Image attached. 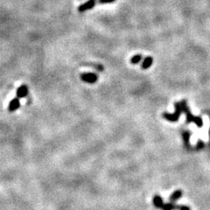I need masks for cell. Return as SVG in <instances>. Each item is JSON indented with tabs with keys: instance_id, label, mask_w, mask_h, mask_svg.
<instances>
[{
	"instance_id": "obj_1",
	"label": "cell",
	"mask_w": 210,
	"mask_h": 210,
	"mask_svg": "<svg viewBox=\"0 0 210 210\" xmlns=\"http://www.w3.org/2000/svg\"><path fill=\"white\" fill-rule=\"evenodd\" d=\"M180 106H181L182 112H184L186 114L187 117V124H190V123H194L199 128H201L203 125V121L201 119V117H194L193 116V114L190 111V109L187 106V101L186 100H182L180 102Z\"/></svg>"
},
{
	"instance_id": "obj_2",
	"label": "cell",
	"mask_w": 210,
	"mask_h": 210,
	"mask_svg": "<svg viewBox=\"0 0 210 210\" xmlns=\"http://www.w3.org/2000/svg\"><path fill=\"white\" fill-rule=\"evenodd\" d=\"M174 107H175V111L173 114H169L167 112H164L163 113V117L165 119H166L167 121L177 122L180 119V117L182 113L180 103H174Z\"/></svg>"
},
{
	"instance_id": "obj_3",
	"label": "cell",
	"mask_w": 210,
	"mask_h": 210,
	"mask_svg": "<svg viewBox=\"0 0 210 210\" xmlns=\"http://www.w3.org/2000/svg\"><path fill=\"white\" fill-rule=\"evenodd\" d=\"M81 79H82V81L85 82L92 84L97 82L98 77L97 75L96 74H94V73H85V74L81 75Z\"/></svg>"
},
{
	"instance_id": "obj_4",
	"label": "cell",
	"mask_w": 210,
	"mask_h": 210,
	"mask_svg": "<svg viewBox=\"0 0 210 210\" xmlns=\"http://www.w3.org/2000/svg\"><path fill=\"white\" fill-rule=\"evenodd\" d=\"M20 107V103H19V99L18 97L13 98L9 103V106H8V110L10 112H13L15 110H17Z\"/></svg>"
},
{
	"instance_id": "obj_5",
	"label": "cell",
	"mask_w": 210,
	"mask_h": 210,
	"mask_svg": "<svg viewBox=\"0 0 210 210\" xmlns=\"http://www.w3.org/2000/svg\"><path fill=\"white\" fill-rule=\"evenodd\" d=\"M28 94V88L26 85H22L20 86L18 90H17V97L19 98H24L27 96Z\"/></svg>"
},
{
	"instance_id": "obj_6",
	"label": "cell",
	"mask_w": 210,
	"mask_h": 210,
	"mask_svg": "<svg viewBox=\"0 0 210 210\" xmlns=\"http://www.w3.org/2000/svg\"><path fill=\"white\" fill-rule=\"evenodd\" d=\"M182 194H183L182 190H176V191H174L171 194V196H170V202H175V201L179 200L181 197Z\"/></svg>"
},
{
	"instance_id": "obj_7",
	"label": "cell",
	"mask_w": 210,
	"mask_h": 210,
	"mask_svg": "<svg viewBox=\"0 0 210 210\" xmlns=\"http://www.w3.org/2000/svg\"><path fill=\"white\" fill-rule=\"evenodd\" d=\"M95 5V0H89L88 1L86 4L81 5L79 7V12H84V11H87V10L91 9Z\"/></svg>"
},
{
	"instance_id": "obj_8",
	"label": "cell",
	"mask_w": 210,
	"mask_h": 210,
	"mask_svg": "<svg viewBox=\"0 0 210 210\" xmlns=\"http://www.w3.org/2000/svg\"><path fill=\"white\" fill-rule=\"evenodd\" d=\"M152 63H153V59L152 58V57H146L144 61H143V63H142V68L143 69H147V68H151V66L152 65Z\"/></svg>"
},
{
	"instance_id": "obj_9",
	"label": "cell",
	"mask_w": 210,
	"mask_h": 210,
	"mask_svg": "<svg viewBox=\"0 0 210 210\" xmlns=\"http://www.w3.org/2000/svg\"><path fill=\"white\" fill-rule=\"evenodd\" d=\"M153 204L155 207H157V208H162V207L164 205V202H163V199L160 197L159 195H155L153 197Z\"/></svg>"
},
{
	"instance_id": "obj_10",
	"label": "cell",
	"mask_w": 210,
	"mask_h": 210,
	"mask_svg": "<svg viewBox=\"0 0 210 210\" xmlns=\"http://www.w3.org/2000/svg\"><path fill=\"white\" fill-rule=\"evenodd\" d=\"M182 137H183V139H184V142H185V145L187 146V148L190 147V142H189V139H190V137H191V132L190 131H185L182 132Z\"/></svg>"
},
{
	"instance_id": "obj_11",
	"label": "cell",
	"mask_w": 210,
	"mask_h": 210,
	"mask_svg": "<svg viewBox=\"0 0 210 210\" xmlns=\"http://www.w3.org/2000/svg\"><path fill=\"white\" fill-rule=\"evenodd\" d=\"M180 208V206L175 205L173 202H169V203H166L164 204L162 207V209L163 210H174V209H179Z\"/></svg>"
},
{
	"instance_id": "obj_12",
	"label": "cell",
	"mask_w": 210,
	"mask_h": 210,
	"mask_svg": "<svg viewBox=\"0 0 210 210\" xmlns=\"http://www.w3.org/2000/svg\"><path fill=\"white\" fill-rule=\"evenodd\" d=\"M141 60H142V55L141 54H136L131 59V62L132 64H138L141 61Z\"/></svg>"
},
{
	"instance_id": "obj_13",
	"label": "cell",
	"mask_w": 210,
	"mask_h": 210,
	"mask_svg": "<svg viewBox=\"0 0 210 210\" xmlns=\"http://www.w3.org/2000/svg\"><path fill=\"white\" fill-rule=\"evenodd\" d=\"M203 147H204V143H203V141L199 140V141H198V144L196 145V150H201L202 149Z\"/></svg>"
},
{
	"instance_id": "obj_14",
	"label": "cell",
	"mask_w": 210,
	"mask_h": 210,
	"mask_svg": "<svg viewBox=\"0 0 210 210\" xmlns=\"http://www.w3.org/2000/svg\"><path fill=\"white\" fill-rule=\"evenodd\" d=\"M180 210H191V209H190V208H188L187 206H180Z\"/></svg>"
},
{
	"instance_id": "obj_15",
	"label": "cell",
	"mask_w": 210,
	"mask_h": 210,
	"mask_svg": "<svg viewBox=\"0 0 210 210\" xmlns=\"http://www.w3.org/2000/svg\"><path fill=\"white\" fill-rule=\"evenodd\" d=\"M113 1L114 0H100V3H110Z\"/></svg>"
},
{
	"instance_id": "obj_16",
	"label": "cell",
	"mask_w": 210,
	"mask_h": 210,
	"mask_svg": "<svg viewBox=\"0 0 210 210\" xmlns=\"http://www.w3.org/2000/svg\"><path fill=\"white\" fill-rule=\"evenodd\" d=\"M209 139H210V130H209ZM209 145H210V141H209Z\"/></svg>"
}]
</instances>
